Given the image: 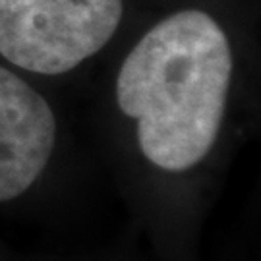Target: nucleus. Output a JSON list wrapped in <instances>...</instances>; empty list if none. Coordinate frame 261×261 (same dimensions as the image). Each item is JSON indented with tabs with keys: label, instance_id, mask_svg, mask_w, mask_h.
I'll use <instances>...</instances> for the list:
<instances>
[{
	"label": "nucleus",
	"instance_id": "2",
	"mask_svg": "<svg viewBox=\"0 0 261 261\" xmlns=\"http://www.w3.org/2000/svg\"><path fill=\"white\" fill-rule=\"evenodd\" d=\"M122 0H0V55L29 72H70L111 41Z\"/></svg>",
	"mask_w": 261,
	"mask_h": 261
},
{
	"label": "nucleus",
	"instance_id": "1",
	"mask_svg": "<svg viewBox=\"0 0 261 261\" xmlns=\"http://www.w3.org/2000/svg\"><path fill=\"white\" fill-rule=\"evenodd\" d=\"M232 75L223 28L199 10L176 12L149 29L116 80L122 112L138 120L147 161L182 172L211 151Z\"/></svg>",
	"mask_w": 261,
	"mask_h": 261
},
{
	"label": "nucleus",
	"instance_id": "3",
	"mask_svg": "<svg viewBox=\"0 0 261 261\" xmlns=\"http://www.w3.org/2000/svg\"><path fill=\"white\" fill-rule=\"evenodd\" d=\"M56 122L48 103L0 66V201L21 196L47 167Z\"/></svg>",
	"mask_w": 261,
	"mask_h": 261
}]
</instances>
